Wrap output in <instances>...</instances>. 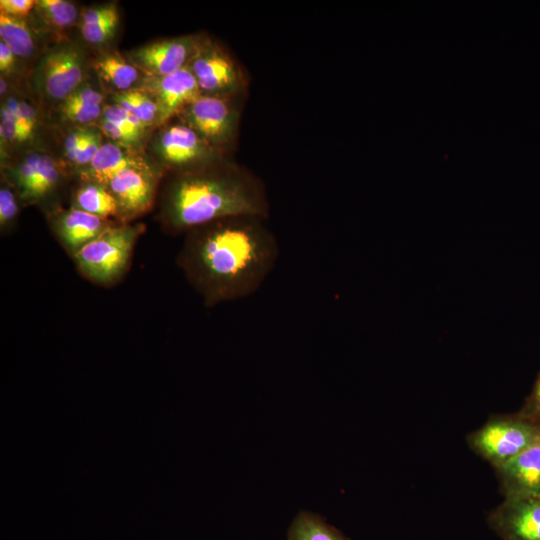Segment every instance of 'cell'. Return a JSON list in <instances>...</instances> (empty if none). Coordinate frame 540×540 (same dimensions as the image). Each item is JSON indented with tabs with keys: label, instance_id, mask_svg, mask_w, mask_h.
<instances>
[{
	"label": "cell",
	"instance_id": "7402d4cb",
	"mask_svg": "<svg viewBox=\"0 0 540 540\" xmlns=\"http://www.w3.org/2000/svg\"><path fill=\"white\" fill-rule=\"evenodd\" d=\"M34 12L48 27L63 30L80 20L76 3L67 0H37Z\"/></svg>",
	"mask_w": 540,
	"mask_h": 540
},
{
	"label": "cell",
	"instance_id": "9a60e30c",
	"mask_svg": "<svg viewBox=\"0 0 540 540\" xmlns=\"http://www.w3.org/2000/svg\"><path fill=\"white\" fill-rule=\"evenodd\" d=\"M494 470L504 498L540 494V441Z\"/></svg>",
	"mask_w": 540,
	"mask_h": 540
},
{
	"label": "cell",
	"instance_id": "f1b7e54d",
	"mask_svg": "<svg viewBox=\"0 0 540 540\" xmlns=\"http://www.w3.org/2000/svg\"><path fill=\"white\" fill-rule=\"evenodd\" d=\"M119 14L115 3L91 6L81 11L79 25L95 24Z\"/></svg>",
	"mask_w": 540,
	"mask_h": 540
},
{
	"label": "cell",
	"instance_id": "d4e9b609",
	"mask_svg": "<svg viewBox=\"0 0 540 540\" xmlns=\"http://www.w3.org/2000/svg\"><path fill=\"white\" fill-rule=\"evenodd\" d=\"M104 140L105 136L96 125L88 126L87 132L71 164V171L74 175V179L79 171L91 163Z\"/></svg>",
	"mask_w": 540,
	"mask_h": 540
},
{
	"label": "cell",
	"instance_id": "6da1fadb",
	"mask_svg": "<svg viewBox=\"0 0 540 540\" xmlns=\"http://www.w3.org/2000/svg\"><path fill=\"white\" fill-rule=\"evenodd\" d=\"M280 255L275 235L264 220L231 217L185 233L177 265L207 307L254 294Z\"/></svg>",
	"mask_w": 540,
	"mask_h": 540
},
{
	"label": "cell",
	"instance_id": "f546056e",
	"mask_svg": "<svg viewBox=\"0 0 540 540\" xmlns=\"http://www.w3.org/2000/svg\"><path fill=\"white\" fill-rule=\"evenodd\" d=\"M88 126L71 127L63 140V161L71 170L75 154L87 132ZM72 172V171H71Z\"/></svg>",
	"mask_w": 540,
	"mask_h": 540
},
{
	"label": "cell",
	"instance_id": "8fae6325",
	"mask_svg": "<svg viewBox=\"0 0 540 540\" xmlns=\"http://www.w3.org/2000/svg\"><path fill=\"white\" fill-rule=\"evenodd\" d=\"M203 34L158 39L134 48L125 55L147 77L170 75L189 66Z\"/></svg>",
	"mask_w": 540,
	"mask_h": 540
},
{
	"label": "cell",
	"instance_id": "484cf974",
	"mask_svg": "<svg viewBox=\"0 0 540 540\" xmlns=\"http://www.w3.org/2000/svg\"><path fill=\"white\" fill-rule=\"evenodd\" d=\"M120 24V13L95 24L79 25L82 39L90 46L101 47L116 35Z\"/></svg>",
	"mask_w": 540,
	"mask_h": 540
},
{
	"label": "cell",
	"instance_id": "2e32d148",
	"mask_svg": "<svg viewBox=\"0 0 540 540\" xmlns=\"http://www.w3.org/2000/svg\"><path fill=\"white\" fill-rule=\"evenodd\" d=\"M150 162L153 160L146 150L122 146L105 138L91 163L79 171L75 179L90 180L107 186L121 172Z\"/></svg>",
	"mask_w": 540,
	"mask_h": 540
},
{
	"label": "cell",
	"instance_id": "277c9868",
	"mask_svg": "<svg viewBox=\"0 0 540 540\" xmlns=\"http://www.w3.org/2000/svg\"><path fill=\"white\" fill-rule=\"evenodd\" d=\"M145 230L141 222H115L73 256L78 272L96 285H116L129 270L136 243Z\"/></svg>",
	"mask_w": 540,
	"mask_h": 540
},
{
	"label": "cell",
	"instance_id": "83f0119b",
	"mask_svg": "<svg viewBox=\"0 0 540 540\" xmlns=\"http://www.w3.org/2000/svg\"><path fill=\"white\" fill-rule=\"evenodd\" d=\"M95 125L101 130L105 138L122 146L145 150V145L142 142L117 124L101 117V119Z\"/></svg>",
	"mask_w": 540,
	"mask_h": 540
},
{
	"label": "cell",
	"instance_id": "7c38bea8",
	"mask_svg": "<svg viewBox=\"0 0 540 540\" xmlns=\"http://www.w3.org/2000/svg\"><path fill=\"white\" fill-rule=\"evenodd\" d=\"M487 524L501 540H540V494L505 497Z\"/></svg>",
	"mask_w": 540,
	"mask_h": 540
},
{
	"label": "cell",
	"instance_id": "8992f818",
	"mask_svg": "<svg viewBox=\"0 0 540 540\" xmlns=\"http://www.w3.org/2000/svg\"><path fill=\"white\" fill-rule=\"evenodd\" d=\"M145 150L165 175L197 169L230 156L211 147L178 118L152 130Z\"/></svg>",
	"mask_w": 540,
	"mask_h": 540
},
{
	"label": "cell",
	"instance_id": "7a4b0ae2",
	"mask_svg": "<svg viewBox=\"0 0 540 540\" xmlns=\"http://www.w3.org/2000/svg\"><path fill=\"white\" fill-rule=\"evenodd\" d=\"M156 207V220L171 235L231 217L265 220L270 211L263 182L230 156L190 171L166 174Z\"/></svg>",
	"mask_w": 540,
	"mask_h": 540
},
{
	"label": "cell",
	"instance_id": "1f68e13d",
	"mask_svg": "<svg viewBox=\"0 0 540 540\" xmlns=\"http://www.w3.org/2000/svg\"><path fill=\"white\" fill-rule=\"evenodd\" d=\"M35 6V0H1L0 13L11 17L28 18Z\"/></svg>",
	"mask_w": 540,
	"mask_h": 540
},
{
	"label": "cell",
	"instance_id": "ffe728a7",
	"mask_svg": "<svg viewBox=\"0 0 540 540\" xmlns=\"http://www.w3.org/2000/svg\"><path fill=\"white\" fill-rule=\"evenodd\" d=\"M287 540H351L324 519L309 511H300L293 519Z\"/></svg>",
	"mask_w": 540,
	"mask_h": 540
},
{
	"label": "cell",
	"instance_id": "4fadbf2b",
	"mask_svg": "<svg viewBox=\"0 0 540 540\" xmlns=\"http://www.w3.org/2000/svg\"><path fill=\"white\" fill-rule=\"evenodd\" d=\"M139 89L150 94L157 102L158 127L176 118L187 105L201 95L197 80L189 67L166 76H146Z\"/></svg>",
	"mask_w": 540,
	"mask_h": 540
},
{
	"label": "cell",
	"instance_id": "9c48e42d",
	"mask_svg": "<svg viewBox=\"0 0 540 540\" xmlns=\"http://www.w3.org/2000/svg\"><path fill=\"white\" fill-rule=\"evenodd\" d=\"M188 67L202 95L244 98L248 81L243 68L212 36L203 34Z\"/></svg>",
	"mask_w": 540,
	"mask_h": 540
},
{
	"label": "cell",
	"instance_id": "ba28073f",
	"mask_svg": "<svg viewBox=\"0 0 540 540\" xmlns=\"http://www.w3.org/2000/svg\"><path fill=\"white\" fill-rule=\"evenodd\" d=\"M244 98L200 95L176 117L214 149L230 155L240 127Z\"/></svg>",
	"mask_w": 540,
	"mask_h": 540
},
{
	"label": "cell",
	"instance_id": "4dcf8cb0",
	"mask_svg": "<svg viewBox=\"0 0 540 540\" xmlns=\"http://www.w3.org/2000/svg\"><path fill=\"white\" fill-rule=\"evenodd\" d=\"M518 413L540 425V373L538 374L531 393L526 398L525 403Z\"/></svg>",
	"mask_w": 540,
	"mask_h": 540
},
{
	"label": "cell",
	"instance_id": "ac0fdd59",
	"mask_svg": "<svg viewBox=\"0 0 540 540\" xmlns=\"http://www.w3.org/2000/svg\"><path fill=\"white\" fill-rule=\"evenodd\" d=\"M75 181L77 183L70 193V207L118 221V207L107 186L90 180L75 179Z\"/></svg>",
	"mask_w": 540,
	"mask_h": 540
},
{
	"label": "cell",
	"instance_id": "44dd1931",
	"mask_svg": "<svg viewBox=\"0 0 540 540\" xmlns=\"http://www.w3.org/2000/svg\"><path fill=\"white\" fill-rule=\"evenodd\" d=\"M111 102L118 104L139 119L151 132L159 124V108L155 99L147 92L135 89L110 95Z\"/></svg>",
	"mask_w": 540,
	"mask_h": 540
},
{
	"label": "cell",
	"instance_id": "5bb4252c",
	"mask_svg": "<svg viewBox=\"0 0 540 540\" xmlns=\"http://www.w3.org/2000/svg\"><path fill=\"white\" fill-rule=\"evenodd\" d=\"M46 218L51 232L71 258L87 243L118 222L70 206L59 207L46 214Z\"/></svg>",
	"mask_w": 540,
	"mask_h": 540
},
{
	"label": "cell",
	"instance_id": "3957f363",
	"mask_svg": "<svg viewBox=\"0 0 540 540\" xmlns=\"http://www.w3.org/2000/svg\"><path fill=\"white\" fill-rule=\"evenodd\" d=\"M1 177L14 187L23 206H38L45 215L62 207L63 191L74 179L62 158L38 148L2 163Z\"/></svg>",
	"mask_w": 540,
	"mask_h": 540
},
{
	"label": "cell",
	"instance_id": "603a6c76",
	"mask_svg": "<svg viewBox=\"0 0 540 540\" xmlns=\"http://www.w3.org/2000/svg\"><path fill=\"white\" fill-rule=\"evenodd\" d=\"M21 206L23 205L14 187L4 177H1L0 231L2 235L14 229Z\"/></svg>",
	"mask_w": 540,
	"mask_h": 540
},
{
	"label": "cell",
	"instance_id": "d6986e66",
	"mask_svg": "<svg viewBox=\"0 0 540 540\" xmlns=\"http://www.w3.org/2000/svg\"><path fill=\"white\" fill-rule=\"evenodd\" d=\"M28 20L0 13V40L11 48L19 60L24 61L39 58L36 29Z\"/></svg>",
	"mask_w": 540,
	"mask_h": 540
},
{
	"label": "cell",
	"instance_id": "d6a6232c",
	"mask_svg": "<svg viewBox=\"0 0 540 540\" xmlns=\"http://www.w3.org/2000/svg\"><path fill=\"white\" fill-rule=\"evenodd\" d=\"M20 61L13 53L11 48L2 40H0V72L2 76L7 77L12 74L17 68V63Z\"/></svg>",
	"mask_w": 540,
	"mask_h": 540
},
{
	"label": "cell",
	"instance_id": "4316f807",
	"mask_svg": "<svg viewBox=\"0 0 540 540\" xmlns=\"http://www.w3.org/2000/svg\"><path fill=\"white\" fill-rule=\"evenodd\" d=\"M1 100V106L16 113L22 119L27 130L35 136L41 123V118L36 107L29 101L12 93H9Z\"/></svg>",
	"mask_w": 540,
	"mask_h": 540
},
{
	"label": "cell",
	"instance_id": "e0dca14e",
	"mask_svg": "<svg viewBox=\"0 0 540 540\" xmlns=\"http://www.w3.org/2000/svg\"><path fill=\"white\" fill-rule=\"evenodd\" d=\"M92 70L109 95L139 89L146 77L125 54L110 49L92 58Z\"/></svg>",
	"mask_w": 540,
	"mask_h": 540
},
{
	"label": "cell",
	"instance_id": "5b68a950",
	"mask_svg": "<svg viewBox=\"0 0 540 540\" xmlns=\"http://www.w3.org/2000/svg\"><path fill=\"white\" fill-rule=\"evenodd\" d=\"M92 57L80 43L60 39L40 54L31 74L35 94L55 107L88 81Z\"/></svg>",
	"mask_w": 540,
	"mask_h": 540
},
{
	"label": "cell",
	"instance_id": "cb8c5ba5",
	"mask_svg": "<svg viewBox=\"0 0 540 540\" xmlns=\"http://www.w3.org/2000/svg\"><path fill=\"white\" fill-rule=\"evenodd\" d=\"M58 117L75 126L95 125L102 117L103 105L61 103L55 107Z\"/></svg>",
	"mask_w": 540,
	"mask_h": 540
},
{
	"label": "cell",
	"instance_id": "30bf717a",
	"mask_svg": "<svg viewBox=\"0 0 540 540\" xmlns=\"http://www.w3.org/2000/svg\"><path fill=\"white\" fill-rule=\"evenodd\" d=\"M164 171L154 162L129 168L115 176L107 188L118 207V221L132 223L155 207Z\"/></svg>",
	"mask_w": 540,
	"mask_h": 540
},
{
	"label": "cell",
	"instance_id": "52a82bcc",
	"mask_svg": "<svg viewBox=\"0 0 540 540\" xmlns=\"http://www.w3.org/2000/svg\"><path fill=\"white\" fill-rule=\"evenodd\" d=\"M540 441V425L519 413L491 416L466 436L469 448L493 468L504 465Z\"/></svg>",
	"mask_w": 540,
	"mask_h": 540
}]
</instances>
